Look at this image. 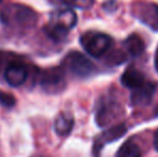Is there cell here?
<instances>
[{"label":"cell","mask_w":158,"mask_h":157,"mask_svg":"<svg viewBox=\"0 0 158 157\" xmlns=\"http://www.w3.org/2000/svg\"><path fill=\"white\" fill-rule=\"evenodd\" d=\"M41 87L48 94H57L66 86L64 72L61 68H51L42 73L40 80Z\"/></svg>","instance_id":"obj_5"},{"label":"cell","mask_w":158,"mask_h":157,"mask_svg":"<svg viewBox=\"0 0 158 157\" xmlns=\"http://www.w3.org/2000/svg\"><path fill=\"white\" fill-rule=\"evenodd\" d=\"M0 1H1V0H0Z\"/></svg>","instance_id":"obj_19"},{"label":"cell","mask_w":158,"mask_h":157,"mask_svg":"<svg viewBox=\"0 0 158 157\" xmlns=\"http://www.w3.org/2000/svg\"><path fill=\"white\" fill-rule=\"evenodd\" d=\"M119 111H121V108L118 103L115 101V99L104 97L98 103V109L96 112V122L100 127H103L111 123V121L116 118L119 114Z\"/></svg>","instance_id":"obj_6"},{"label":"cell","mask_w":158,"mask_h":157,"mask_svg":"<svg viewBox=\"0 0 158 157\" xmlns=\"http://www.w3.org/2000/svg\"><path fill=\"white\" fill-rule=\"evenodd\" d=\"M137 12L140 21L153 29L158 30V4L140 3Z\"/></svg>","instance_id":"obj_10"},{"label":"cell","mask_w":158,"mask_h":157,"mask_svg":"<svg viewBox=\"0 0 158 157\" xmlns=\"http://www.w3.org/2000/svg\"><path fill=\"white\" fill-rule=\"evenodd\" d=\"M64 66L72 74L80 78H86L95 71V66L89 59L79 52H71L66 56Z\"/></svg>","instance_id":"obj_4"},{"label":"cell","mask_w":158,"mask_h":157,"mask_svg":"<svg viewBox=\"0 0 158 157\" xmlns=\"http://www.w3.org/2000/svg\"><path fill=\"white\" fill-rule=\"evenodd\" d=\"M28 76V69L22 63H12L4 70V78L9 85L19 87L26 82Z\"/></svg>","instance_id":"obj_8"},{"label":"cell","mask_w":158,"mask_h":157,"mask_svg":"<svg viewBox=\"0 0 158 157\" xmlns=\"http://www.w3.org/2000/svg\"><path fill=\"white\" fill-rule=\"evenodd\" d=\"M124 46L126 51L131 55V57H138L144 52L145 50V44L141 37L137 35H131L124 41Z\"/></svg>","instance_id":"obj_13"},{"label":"cell","mask_w":158,"mask_h":157,"mask_svg":"<svg viewBox=\"0 0 158 157\" xmlns=\"http://www.w3.org/2000/svg\"><path fill=\"white\" fill-rule=\"evenodd\" d=\"M154 65H155V68H156V71L158 72V48H157V50H156V53H155Z\"/></svg>","instance_id":"obj_18"},{"label":"cell","mask_w":158,"mask_h":157,"mask_svg":"<svg viewBox=\"0 0 158 157\" xmlns=\"http://www.w3.org/2000/svg\"><path fill=\"white\" fill-rule=\"evenodd\" d=\"M74 125V119L70 113H60L55 119V131L58 136L66 137L71 132Z\"/></svg>","instance_id":"obj_12"},{"label":"cell","mask_w":158,"mask_h":157,"mask_svg":"<svg viewBox=\"0 0 158 157\" xmlns=\"http://www.w3.org/2000/svg\"><path fill=\"white\" fill-rule=\"evenodd\" d=\"M127 131V127L124 124H118V125L114 126V127L110 128V129L106 130L102 132L100 136L96 138L95 144H94V152L96 155L99 154V152L102 150V147L108 143H111L113 141L118 140L119 138L124 136Z\"/></svg>","instance_id":"obj_9"},{"label":"cell","mask_w":158,"mask_h":157,"mask_svg":"<svg viewBox=\"0 0 158 157\" xmlns=\"http://www.w3.org/2000/svg\"><path fill=\"white\" fill-rule=\"evenodd\" d=\"M156 84L152 82H145L143 85L132 89L130 95V101L135 107H144L152 101L156 92Z\"/></svg>","instance_id":"obj_7"},{"label":"cell","mask_w":158,"mask_h":157,"mask_svg":"<svg viewBox=\"0 0 158 157\" xmlns=\"http://www.w3.org/2000/svg\"><path fill=\"white\" fill-rule=\"evenodd\" d=\"M121 81L125 87L135 89V88L139 87V86L143 85L145 83V78H144L143 73L140 70H138L137 68L129 67L123 73Z\"/></svg>","instance_id":"obj_11"},{"label":"cell","mask_w":158,"mask_h":157,"mask_svg":"<svg viewBox=\"0 0 158 157\" xmlns=\"http://www.w3.org/2000/svg\"><path fill=\"white\" fill-rule=\"evenodd\" d=\"M115 157H141V151L137 143L128 140L119 147Z\"/></svg>","instance_id":"obj_14"},{"label":"cell","mask_w":158,"mask_h":157,"mask_svg":"<svg viewBox=\"0 0 158 157\" xmlns=\"http://www.w3.org/2000/svg\"><path fill=\"white\" fill-rule=\"evenodd\" d=\"M0 103L4 107H12L15 103V99L11 95L6 94L4 92L0 90Z\"/></svg>","instance_id":"obj_16"},{"label":"cell","mask_w":158,"mask_h":157,"mask_svg":"<svg viewBox=\"0 0 158 157\" xmlns=\"http://www.w3.org/2000/svg\"><path fill=\"white\" fill-rule=\"evenodd\" d=\"M81 44L88 54L99 58L111 50L113 40L110 36L102 32L88 31L81 37Z\"/></svg>","instance_id":"obj_3"},{"label":"cell","mask_w":158,"mask_h":157,"mask_svg":"<svg viewBox=\"0 0 158 157\" xmlns=\"http://www.w3.org/2000/svg\"><path fill=\"white\" fill-rule=\"evenodd\" d=\"M154 147H155V150L158 152V130L156 131L155 137H154Z\"/></svg>","instance_id":"obj_17"},{"label":"cell","mask_w":158,"mask_h":157,"mask_svg":"<svg viewBox=\"0 0 158 157\" xmlns=\"http://www.w3.org/2000/svg\"><path fill=\"white\" fill-rule=\"evenodd\" d=\"M77 14L73 10H57L51 14L50 21L45 25L44 30L51 39L59 42L66 39L68 32L77 25Z\"/></svg>","instance_id":"obj_2"},{"label":"cell","mask_w":158,"mask_h":157,"mask_svg":"<svg viewBox=\"0 0 158 157\" xmlns=\"http://www.w3.org/2000/svg\"><path fill=\"white\" fill-rule=\"evenodd\" d=\"M2 24L15 31L31 29L37 23V13L29 6L19 3H11L3 6L0 12Z\"/></svg>","instance_id":"obj_1"},{"label":"cell","mask_w":158,"mask_h":157,"mask_svg":"<svg viewBox=\"0 0 158 157\" xmlns=\"http://www.w3.org/2000/svg\"><path fill=\"white\" fill-rule=\"evenodd\" d=\"M64 2L72 8L81 9V10H88L94 6L95 0H64Z\"/></svg>","instance_id":"obj_15"}]
</instances>
